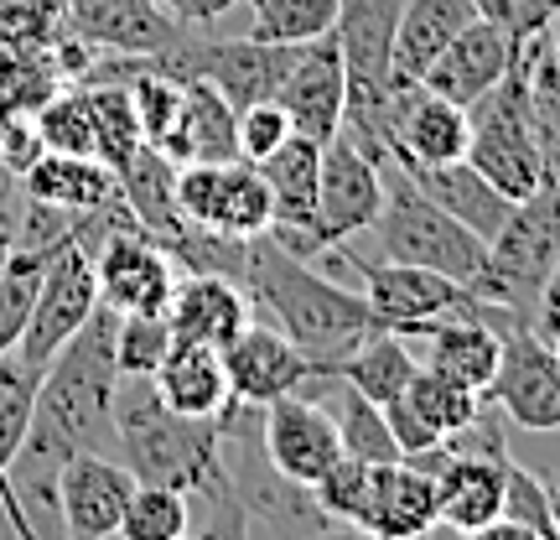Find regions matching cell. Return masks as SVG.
<instances>
[{
    "label": "cell",
    "instance_id": "obj_1",
    "mask_svg": "<svg viewBox=\"0 0 560 540\" xmlns=\"http://www.w3.org/2000/svg\"><path fill=\"white\" fill-rule=\"evenodd\" d=\"M244 297L249 312L270 328H280L317 369H338L363 338L380 333V318L369 312L363 291H348L332 276L280 250L270 234L249 240V265H244Z\"/></svg>",
    "mask_w": 560,
    "mask_h": 540
},
{
    "label": "cell",
    "instance_id": "obj_2",
    "mask_svg": "<svg viewBox=\"0 0 560 540\" xmlns=\"http://www.w3.org/2000/svg\"><path fill=\"white\" fill-rule=\"evenodd\" d=\"M115 452L136 483H161L177 494H198L223 473L219 416H177L151 380H120L115 390Z\"/></svg>",
    "mask_w": 560,
    "mask_h": 540
},
{
    "label": "cell",
    "instance_id": "obj_3",
    "mask_svg": "<svg viewBox=\"0 0 560 540\" xmlns=\"http://www.w3.org/2000/svg\"><path fill=\"white\" fill-rule=\"evenodd\" d=\"M560 261V182H540L529 198L509 208L503 229L488 240L482 271L467 280V291L509 318L535 322L545 286Z\"/></svg>",
    "mask_w": 560,
    "mask_h": 540
},
{
    "label": "cell",
    "instance_id": "obj_4",
    "mask_svg": "<svg viewBox=\"0 0 560 540\" xmlns=\"http://www.w3.org/2000/svg\"><path fill=\"white\" fill-rule=\"evenodd\" d=\"M380 166H384V208L374 229H369L374 244H380V261L425 265V271H441V276L467 286L482 271L488 240H478L467 223H457L441 203L425 198L395 157L380 161Z\"/></svg>",
    "mask_w": 560,
    "mask_h": 540
},
{
    "label": "cell",
    "instance_id": "obj_5",
    "mask_svg": "<svg viewBox=\"0 0 560 540\" xmlns=\"http://www.w3.org/2000/svg\"><path fill=\"white\" fill-rule=\"evenodd\" d=\"M332 255V265H342L348 276L359 280L369 312L380 318V328L389 333H431L436 322L446 318H488V322H514L509 312L478 301L462 280L441 276V271H425V265H400V261H380V255H353L348 244H332L322 250Z\"/></svg>",
    "mask_w": 560,
    "mask_h": 540
},
{
    "label": "cell",
    "instance_id": "obj_6",
    "mask_svg": "<svg viewBox=\"0 0 560 540\" xmlns=\"http://www.w3.org/2000/svg\"><path fill=\"white\" fill-rule=\"evenodd\" d=\"M467 161L482 177L499 187L509 203L529 198L545 182V161L535 146V125H529V68H524V42L509 73H503L478 104H467Z\"/></svg>",
    "mask_w": 560,
    "mask_h": 540
},
{
    "label": "cell",
    "instance_id": "obj_7",
    "mask_svg": "<svg viewBox=\"0 0 560 540\" xmlns=\"http://www.w3.org/2000/svg\"><path fill=\"white\" fill-rule=\"evenodd\" d=\"M172 79H202L213 83L234 110L265 104L280 94V83L296 62L291 42H260V37H192V26L182 32L161 58H151Z\"/></svg>",
    "mask_w": 560,
    "mask_h": 540
},
{
    "label": "cell",
    "instance_id": "obj_8",
    "mask_svg": "<svg viewBox=\"0 0 560 540\" xmlns=\"http://www.w3.org/2000/svg\"><path fill=\"white\" fill-rule=\"evenodd\" d=\"M94 307H100L94 255H89L79 240H62L58 250L47 255V265H42L37 297H32L26 328H21V338H16V354L47 369L62 343H68L83 322L94 318Z\"/></svg>",
    "mask_w": 560,
    "mask_h": 540
},
{
    "label": "cell",
    "instance_id": "obj_9",
    "mask_svg": "<svg viewBox=\"0 0 560 540\" xmlns=\"http://www.w3.org/2000/svg\"><path fill=\"white\" fill-rule=\"evenodd\" d=\"M177 203L198 229H213V234L255 240L270 229V187L260 166L244 157L177 166Z\"/></svg>",
    "mask_w": 560,
    "mask_h": 540
},
{
    "label": "cell",
    "instance_id": "obj_10",
    "mask_svg": "<svg viewBox=\"0 0 560 540\" xmlns=\"http://www.w3.org/2000/svg\"><path fill=\"white\" fill-rule=\"evenodd\" d=\"M482 401L524 432H560V359L545 348L535 322L514 318L503 328V359Z\"/></svg>",
    "mask_w": 560,
    "mask_h": 540
},
{
    "label": "cell",
    "instance_id": "obj_11",
    "mask_svg": "<svg viewBox=\"0 0 560 540\" xmlns=\"http://www.w3.org/2000/svg\"><path fill=\"white\" fill-rule=\"evenodd\" d=\"M384 208V166L369 151H359L348 136H332L322 146V182H317V219H312V244L332 250L353 234L374 229Z\"/></svg>",
    "mask_w": 560,
    "mask_h": 540
},
{
    "label": "cell",
    "instance_id": "obj_12",
    "mask_svg": "<svg viewBox=\"0 0 560 540\" xmlns=\"http://www.w3.org/2000/svg\"><path fill=\"white\" fill-rule=\"evenodd\" d=\"M100 301L115 312H166L177 291V265L140 223H120L94 250Z\"/></svg>",
    "mask_w": 560,
    "mask_h": 540
},
{
    "label": "cell",
    "instance_id": "obj_13",
    "mask_svg": "<svg viewBox=\"0 0 560 540\" xmlns=\"http://www.w3.org/2000/svg\"><path fill=\"white\" fill-rule=\"evenodd\" d=\"M260 441H265V458L276 462L291 483H306V489L342 458L338 421H332V411L317 395H280V401L265 405Z\"/></svg>",
    "mask_w": 560,
    "mask_h": 540
},
{
    "label": "cell",
    "instance_id": "obj_14",
    "mask_svg": "<svg viewBox=\"0 0 560 540\" xmlns=\"http://www.w3.org/2000/svg\"><path fill=\"white\" fill-rule=\"evenodd\" d=\"M136 473L109 452H79L58 468V520L73 540H115Z\"/></svg>",
    "mask_w": 560,
    "mask_h": 540
},
{
    "label": "cell",
    "instance_id": "obj_15",
    "mask_svg": "<svg viewBox=\"0 0 560 540\" xmlns=\"http://www.w3.org/2000/svg\"><path fill=\"white\" fill-rule=\"evenodd\" d=\"M276 104L291 120V136H306L327 146V140L342 130V110H348V79H342V53L332 32L317 42H301L296 62L280 83Z\"/></svg>",
    "mask_w": 560,
    "mask_h": 540
},
{
    "label": "cell",
    "instance_id": "obj_16",
    "mask_svg": "<svg viewBox=\"0 0 560 540\" xmlns=\"http://www.w3.org/2000/svg\"><path fill=\"white\" fill-rule=\"evenodd\" d=\"M223 369H229L234 401H249V405H270V401H280V395H301V390L322 375L317 364L306 359L280 328H270V322H260V318H249V328L223 348Z\"/></svg>",
    "mask_w": 560,
    "mask_h": 540
},
{
    "label": "cell",
    "instance_id": "obj_17",
    "mask_svg": "<svg viewBox=\"0 0 560 540\" xmlns=\"http://www.w3.org/2000/svg\"><path fill=\"white\" fill-rule=\"evenodd\" d=\"M62 16L73 37L100 53H125V58H161L187 32L156 0H62Z\"/></svg>",
    "mask_w": 560,
    "mask_h": 540
},
{
    "label": "cell",
    "instance_id": "obj_18",
    "mask_svg": "<svg viewBox=\"0 0 560 540\" xmlns=\"http://www.w3.org/2000/svg\"><path fill=\"white\" fill-rule=\"evenodd\" d=\"M441 525V494H436V473L420 468L410 458L395 462H374L369 473V499H363V515L353 530L380 540H410L425 536Z\"/></svg>",
    "mask_w": 560,
    "mask_h": 540
},
{
    "label": "cell",
    "instance_id": "obj_19",
    "mask_svg": "<svg viewBox=\"0 0 560 540\" xmlns=\"http://www.w3.org/2000/svg\"><path fill=\"white\" fill-rule=\"evenodd\" d=\"M467 110L452 100H441L431 89H395L389 100V157L410 161V166H436V161H462L467 157Z\"/></svg>",
    "mask_w": 560,
    "mask_h": 540
},
{
    "label": "cell",
    "instance_id": "obj_20",
    "mask_svg": "<svg viewBox=\"0 0 560 540\" xmlns=\"http://www.w3.org/2000/svg\"><path fill=\"white\" fill-rule=\"evenodd\" d=\"M514 53H520V42L509 37V32H499L493 21L472 16L457 37L446 42V53L425 68L420 89H431V94H441V100H452L467 110V104H478L482 94L509 73Z\"/></svg>",
    "mask_w": 560,
    "mask_h": 540
},
{
    "label": "cell",
    "instance_id": "obj_21",
    "mask_svg": "<svg viewBox=\"0 0 560 540\" xmlns=\"http://www.w3.org/2000/svg\"><path fill=\"white\" fill-rule=\"evenodd\" d=\"M249 297H244L240 280L229 276H182L177 291H172V307H166V322L172 333L187 343H208V348H229L249 328Z\"/></svg>",
    "mask_w": 560,
    "mask_h": 540
},
{
    "label": "cell",
    "instance_id": "obj_22",
    "mask_svg": "<svg viewBox=\"0 0 560 540\" xmlns=\"http://www.w3.org/2000/svg\"><path fill=\"white\" fill-rule=\"evenodd\" d=\"M156 151H166L177 166L240 157V110L223 100L213 83L187 79L182 83V115H177V125H172V136L161 140Z\"/></svg>",
    "mask_w": 560,
    "mask_h": 540
},
{
    "label": "cell",
    "instance_id": "obj_23",
    "mask_svg": "<svg viewBox=\"0 0 560 540\" xmlns=\"http://www.w3.org/2000/svg\"><path fill=\"white\" fill-rule=\"evenodd\" d=\"M472 16H478L472 0H405L400 26H395V53H389V83L410 89L425 79V68L446 53V42Z\"/></svg>",
    "mask_w": 560,
    "mask_h": 540
},
{
    "label": "cell",
    "instance_id": "obj_24",
    "mask_svg": "<svg viewBox=\"0 0 560 540\" xmlns=\"http://www.w3.org/2000/svg\"><path fill=\"white\" fill-rule=\"evenodd\" d=\"M400 166L410 172V182H416L425 198L441 203V208H446L457 223H467L478 240H493V234L503 229V219H509V208H514V203L503 198L499 187L482 177L467 157L462 161H436V166H410V161H400Z\"/></svg>",
    "mask_w": 560,
    "mask_h": 540
},
{
    "label": "cell",
    "instance_id": "obj_25",
    "mask_svg": "<svg viewBox=\"0 0 560 540\" xmlns=\"http://www.w3.org/2000/svg\"><path fill=\"white\" fill-rule=\"evenodd\" d=\"M151 384H156V395L172 405L177 416H198V421H213L223 405L234 401L229 369H223V348L187 343V338L172 343V354L161 359Z\"/></svg>",
    "mask_w": 560,
    "mask_h": 540
},
{
    "label": "cell",
    "instance_id": "obj_26",
    "mask_svg": "<svg viewBox=\"0 0 560 540\" xmlns=\"http://www.w3.org/2000/svg\"><path fill=\"white\" fill-rule=\"evenodd\" d=\"M21 193L37 203H52L62 214H94V208L120 198V177H115V166H104L100 157L42 151V157L21 172Z\"/></svg>",
    "mask_w": 560,
    "mask_h": 540
},
{
    "label": "cell",
    "instance_id": "obj_27",
    "mask_svg": "<svg viewBox=\"0 0 560 540\" xmlns=\"http://www.w3.org/2000/svg\"><path fill=\"white\" fill-rule=\"evenodd\" d=\"M115 177H120L125 208H130L140 229L166 250V244L187 229V214H182V203H177V161L166 157V151H156V146H140Z\"/></svg>",
    "mask_w": 560,
    "mask_h": 540
},
{
    "label": "cell",
    "instance_id": "obj_28",
    "mask_svg": "<svg viewBox=\"0 0 560 540\" xmlns=\"http://www.w3.org/2000/svg\"><path fill=\"white\" fill-rule=\"evenodd\" d=\"M503 328L509 322H488V318H446L436 322L425 338H431V364L441 375L462 380L467 390H488L499 375L503 359Z\"/></svg>",
    "mask_w": 560,
    "mask_h": 540
},
{
    "label": "cell",
    "instance_id": "obj_29",
    "mask_svg": "<svg viewBox=\"0 0 560 540\" xmlns=\"http://www.w3.org/2000/svg\"><path fill=\"white\" fill-rule=\"evenodd\" d=\"M420 364L410 359V348H405L400 333H389V328H380L374 338H363L348 359L332 369V375H342V380L359 390L363 401L374 405H389L405 395V384H410V375H416Z\"/></svg>",
    "mask_w": 560,
    "mask_h": 540
},
{
    "label": "cell",
    "instance_id": "obj_30",
    "mask_svg": "<svg viewBox=\"0 0 560 540\" xmlns=\"http://www.w3.org/2000/svg\"><path fill=\"white\" fill-rule=\"evenodd\" d=\"M524 68H529V125L545 161V182H560V62L550 53V37L524 42Z\"/></svg>",
    "mask_w": 560,
    "mask_h": 540
},
{
    "label": "cell",
    "instance_id": "obj_31",
    "mask_svg": "<svg viewBox=\"0 0 560 540\" xmlns=\"http://www.w3.org/2000/svg\"><path fill=\"white\" fill-rule=\"evenodd\" d=\"M405 401L416 405L420 421H425L441 441L457 437V432H467V426L478 421V411H482L478 390H467L462 380L441 375L436 364H420L416 375H410V384H405Z\"/></svg>",
    "mask_w": 560,
    "mask_h": 540
},
{
    "label": "cell",
    "instance_id": "obj_32",
    "mask_svg": "<svg viewBox=\"0 0 560 540\" xmlns=\"http://www.w3.org/2000/svg\"><path fill=\"white\" fill-rule=\"evenodd\" d=\"M37 384H42V364L21 359L16 348L0 354V473H11L26 426H32V405H37Z\"/></svg>",
    "mask_w": 560,
    "mask_h": 540
},
{
    "label": "cell",
    "instance_id": "obj_33",
    "mask_svg": "<svg viewBox=\"0 0 560 540\" xmlns=\"http://www.w3.org/2000/svg\"><path fill=\"white\" fill-rule=\"evenodd\" d=\"M249 5V37L260 42H317L332 32V21H338V0H244Z\"/></svg>",
    "mask_w": 560,
    "mask_h": 540
},
{
    "label": "cell",
    "instance_id": "obj_34",
    "mask_svg": "<svg viewBox=\"0 0 560 540\" xmlns=\"http://www.w3.org/2000/svg\"><path fill=\"white\" fill-rule=\"evenodd\" d=\"M42 136V151H68V157H100V146H94V110H89V94H83V83H68L58 89L52 100L42 104L37 115H32Z\"/></svg>",
    "mask_w": 560,
    "mask_h": 540
},
{
    "label": "cell",
    "instance_id": "obj_35",
    "mask_svg": "<svg viewBox=\"0 0 560 540\" xmlns=\"http://www.w3.org/2000/svg\"><path fill=\"white\" fill-rule=\"evenodd\" d=\"M172 322L166 312H120L115 322V364H120V380H151L161 369V359L172 354Z\"/></svg>",
    "mask_w": 560,
    "mask_h": 540
},
{
    "label": "cell",
    "instance_id": "obj_36",
    "mask_svg": "<svg viewBox=\"0 0 560 540\" xmlns=\"http://www.w3.org/2000/svg\"><path fill=\"white\" fill-rule=\"evenodd\" d=\"M192 530L187 515V494L161 489V483H136V494L120 515V536L115 540H182Z\"/></svg>",
    "mask_w": 560,
    "mask_h": 540
},
{
    "label": "cell",
    "instance_id": "obj_37",
    "mask_svg": "<svg viewBox=\"0 0 560 540\" xmlns=\"http://www.w3.org/2000/svg\"><path fill=\"white\" fill-rule=\"evenodd\" d=\"M68 37L62 0H0V47L11 53H52Z\"/></svg>",
    "mask_w": 560,
    "mask_h": 540
},
{
    "label": "cell",
    "instance_id": "obj_38",
    "mask_svg": "<svg viewBox=\"0 0 560 540\" xmlns=\"http://www.w3.org/2000/svg\"><path fill=\"white\" fill-rule=\"evenodd\" d=\"M503 520L535 530L540 540H556V515H550V489L540 473H529L524 462L509 458V489H503Z\"/></svg>",
    "mask_w": 560,
    "mask_h": 540
},
{
    "label": "cell",
    "instance_id": "obj_39",
    "mask_svg": "<svg viewBox=\"0 0 560 540\" xmlns=\"http://www.w3.org/2000/svg\"><path fill=\"white\" fill-rule=\"evenodd\" d=\"M482 21H493L499 32H509L514 42L545 37L550 21L560 16V0H472Z\"/></svg>",
    "mask_w": 560,
    "mask_h": 540
},
{
    "label": "cell",
    "instance_id": "obj_40",
    "mask_svg": "<svg viewBox=\"0 0 560 540\" xmlns=\"http://www.w3.org/2000/svg\"><path fill=\"white\" fill-rule=\"evenodd\" d=\"M285 136H291V120H285V110L276 100L240 110V157L244 161H265Z\"/></svg>",
    "mask_w": 560,
    "mask_h": 540
},
{
    "label": "cell",
    "instance_id": "obj_41",
    "mask_svg": "<svg viewBox=\"0 0 560 540\" xmlns=\"http://www.w3.org/2000/svg\"><path fill=\"white\" fill-rule=\"evenodd\" d=\"M156 5L172 21H182V26H213V21L229 16L240 0H156Z\"/></svg>",
    "mask_w": 560,
    "mask_h": 540
},
{
    "label": "cell",
    "instance_id": "obj_42",
    "mask_svg": "<svg viewBox=\"0 0 560 540\" xmlns=\"http://www.w3.org/2000/svg\"><path fill=\"white\" fill-rule=\"evenodd\" d=\"M457 540H540V536L514 520H493V525H482V530H467V536H457Z\"/></svg>",
    "mask_w": 560,
    "mask_h": 540
},
{
    "label": "cell",
    "instance_id": "obj_43",
    "mask_svg": "<svg viewBox=\"0 0 560 540\" xmlns=\"http://www.w3.org/2000/svg\"><path fill=\"white\" fill-rule=\"evenodd\" d=\"M535 333H540L545 348L560 359V307H540V312H535Z\"/></svg>",
    "mask_w": 560,
    "mask_h": 540
},
{
    "label": "cell",
    "instance_id": "obj_44",
    "mask_svg": "<svg viewBox=\"0 0 560 540\" xmlns=\"http://www.w3.org/2000/svg\"><path fill=\"white\" fill-rule=\"evenodd\" d=\"M312 540H359V530H353V525L327 520V525H322V530H317V536H312Z\"/></svg>",
    "mask_w": 560,
    "mask_h": 540
},
{
    "label": "cell",
    "instance_id": "obj_45",
    "mask_svg": "<svg viewBox=\"0 0 560 540\" xmlns=\"http://www.w3.org/2000/svg\"><path fill=\"white\" fill-rule=\"evenodd\" d=\"M545 489H550V515H556V540H560V473L545 479Z\"/></svg>",
    "mask_w": 560,
    "mask_h": 540
},
{
    "label": "cell",
    "instance_id": "obj_46",
    "mask_svg": "<svg viewBox=\"0 0 560 540\" xmlns=\"http://www.w3.org/2000/svg\"><path fill=\"white\" fill-rule=\"evenodd\" d=\"M32 530H37L42 540H73L68 530H62V520H52V525H32Z\"/></svg>",
    "mask_w": 560,
    "mask_h": 540
},
{
    "label": "cell",
    "instance_id": "obj_47",
    "mask_svg": "<svg viewBox=\"0 0 560 540\" xmlns=\"http://www.w3.org/2000/svg\"><path fill=\"white\" fill-rule=\"evenodd\" d=\"M540 307H560V261H556V276H550V286H545V301Z\"/></svg>",
    "mask_w": 560,
    "mask_h": 540
},
{
    "label": "cell",
    "instance_id": "obj_48",
    "mask_svg": "<svg viewBox=\"0 0 560 540\" xmlns=\"http://www.w3.org/2000/svg\"><path fill=\"white\" fill-rule=\"evenodd\" d=\"M359 540H380V536H363V530H359ZM410 540H452V536H446V530L436 525V530H425V536H410Z\"/></svg>",
    "mask_w": 560,
    "mask_h": 540
},
{
    "label": "cell",
    "instance_id": "obj_49",
    "mask_svg": "<svg viewBox=\"0 0 560 540\" xmlns=\"http://www.w3.org/2000/svg\"><path fill=\"white\" fill-rule=\"evenodd\" d=\"M545 37H550V53H556V62H560V16L550 21V32H545Z\"/></svg>",
    "mask_w": 560,
    "mask_h": 540
},
{
    "label": "cell",
    "instance_id": "obj_50",
    "mask_svg": "<svg viewBox=\"0 0 560 540\" xmlns=\"http://www.w3.org/2000/svg\"><path fill=\"white\" fill-rule=\"evenodd\" d=\"M16 520H21V536H26V540H42L37 530H32V520H26V509H16Z\"/></svg>",
    "mask_w": 560,
    "mask_h": 540
},
{
    "label": "cell",
    "instance_id": "obj_51",
    "mask_svg": "<svg viewBox=\"0 0 560 540\" xmlns=\"http://www.w3.org/2000/svg\"><path fill=\"white\" fill-rule=\"evenodd\" d=\"M182 540H208V536H192V530H187V536H182Z\"/></svg>",
    "mask_w": 560,
    "mask_h": 540
}]
</instances>
